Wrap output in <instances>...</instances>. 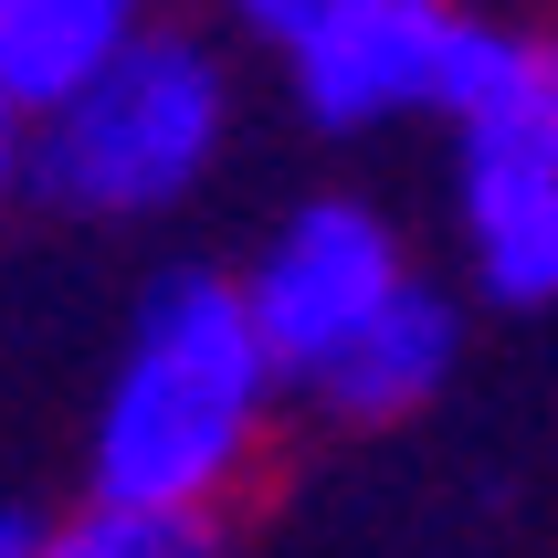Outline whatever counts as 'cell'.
<instances>
[{
    "mask_svg": "<svg viewBox=\"0 0 558 558\" xmlns=\"http://www.w3.org/2000/svg\"><path fill=\"white\" fill-rule=\"evenodd\" d=\"M43 558H211V517L137 496H85L63 527H43Z\"/></svg>",
    "mask_w": 558,
    "mask_h": 558,
    "instance_id": "obj_8",
    "label": "cell"
},
{
    "mask_svg": "<svg viewBox=\"0 0 558 558\" xmlns=\"http://www.w3.org/2000/svg\"><path fill=\"white\" fill-rule=\"evenodd\" d=\"M453 201H464V264L496 306L558 295V43L496 32L474 43L453 95Z\"/></svg>",
    "mask_w": 558,
    "mask_h": 558,
    "instance_id": "obj_3",
    "label": "cell"
},
{
    "mask_svg": "<svg viewBox=\"0 0 558 558\" xmlns=\"http://www.w3.org/2000/svg\"><path fill=\"white\" fill-rule=\"evenodd\" d=\"M0 558H43V517H11L0 527Z\"/></svg>",
    "mask_w": 558,
    "mask_h": 558,
    "instance_id": "obj_10",
    "label": "cell"
},
{
    "mask_svg": "<svg viewBox=\"0 0 558 558\" xmlns=\"http://www.w3.org/2000/svg\"><path fill=\"white\" fill-rule=\"evenodd\" d=\"M401 284H411L401 232H390L369 201H295V211L275 221V243L253 253L243 295H253V316H264V338H275L284 379L316 390V379L390 316Z\"/></svg>",
    "mask_w": 558,
    "mask_h": 558,
    "instance_id": "obj_4",
    "label": "cell"
},
{
    "mask_svg": "<svg viewBox=\"0 0 558 558\" xmlns=\"http://www.w3.org/2000/svg\"><path fill=\"white\" fill-rule=\"evenodd\" d=\"M474 43H485V22L464 0H338L284 53V74L327 137H359L390 117H453Z\"/></svg>",
    "mask_w": 558,
    "mask_h": 558,
    "instance_id": "obj_5",
    "label": "cell"
},
{
    "mask_svg": "<svg viewBox=\"0 0 558 558\" xmlns=\"http://www.w3.org/2000/svg\"><path fill=\"white\" fill-rule=\"evenodd\" d=\"M453 348H464L453 295L411 275L401 295H390V316H379L369 338H359L338 369L316 379V401L338 411V422H401V411H422L442 379H453Z\"/></svg>",
    "mask_w": 558,
    "mask_h": 558,
    "instance_id": "obj_7",
    "label": "cell"
},
{
    "mask_svg": "<svg viewBox=\"0 0 558 558\" xmlns=\"http://www.w3.org/2000/svg\"><path fill=\"white\" fill-rule=\"evenodd\" d=\"M221 11H232V22H243L253 43H275V53H295V43H306V32L327 22L338 0H221Z\"/></svg>",
    "mask_w": 558,
    "mask_h": 558,
    "instance_id": "obj_9",
    "label": "cell"
},
{
    "mask_svg": "<svg viewBox=\"0 0 558 558\" xmlns=\"http://www.w3.org/2000/svg\"><path fill=\"white\" fill-rule=\"evenodd\" d=\"M158 22V0H0V106L11 117H53L95 63H117L137 32Z\"/></svg>",
    "mask_w": 558,
    "mask_h": 558,
    "instance_id": "obj_6",
    "label": "cell"
},
{
    "mask_svg": "<svg viewBox=\"0 0 558 558\" xmlns=\"http://www.w3.org/2000/svg\"><path fill=\"white\" fill-rule=\"evenodd\" d=\"M221 126H232L221 53L201 32L148 22L117 63H95L53 117H32L11 169L74 221H148L201 190V169L221 158Z\"/></svg>",
    "mask_w": 558,
    "mask_h": 558,
    "instance_id": "obj_2",
    "label": "cell"
},
{
    "mask_svg": "<svg viewBox=\"0 0 558 558\" xmlns=\"http://www.w3.org/2000/svg\"><path fill=\"white\" fill-rule=\"evenodd\" d=\"M275 390H295L264 338V316L232 275H180L148 284V306L117 348V379L95 401L85 433V474L95 496H137V506H190L211 517L264 453Z\"/></svg>",
    "mask_w": 558,
    "mask_h": 558,
    "instance_id": "obj_1",
    "label": "cell"
}]
</instances>
